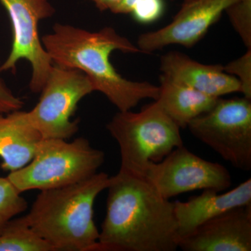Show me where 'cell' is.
I'll list each match as a JSON object with an SVG mask.
<instances>
[{"label":"cell","mask_w":251,"mask_h":251,"mask_svg":"<svg viewBox=\"0 0 251 251\" xmlns=\"http://www.w3.org/2000/svg\"><path fill=\"white\" fill-rule=\"evenodd\" d=\"M106 214L97 251H175L179 237L174 203L145 176L120 169L110 176Z\"/></svg>","instance_id":"6da1fadb"},{"label":"cell","mask_w":251,"mask_h":251,"mask_svg":"<svg viewBox=\"0 0 251 251\" xmlns=\"http://www.w3.org/2000/svg\"><path fill=\"white\" fill-rule=\"evenodd\" d=\"M52 64L77 69L90 79L94 91L100 92L119 111L135 108L141 100H156L159 86L136 82L122 76L110 61L115 50L142 53L138 46L112 27L89 31L70 25L56 23L52 31L41 38Z\"/></svg>","instance_id":"7a4b0ae2"},{"label":"cell","mask_w":251,"mask_h":251,"mask_svg":"<svg viewBox=\"0 0 251 251\" xmlns=\"http://www.w3.org/2000/svg\"><path fill=\"white\" fill-rule=\"evenodd\" d=\"M109 179L101 172L75 184L41 191L25 216L28 224L54 251H97L94 205Z\"/></svg>","instance_id":"3957f363"},{"label":"cell","mask_w":251,"mask_h":251,"mask_svg":"<svg viewBox=\"0 0 251 251\" xmlns=\"http://www.w3.org/2000/svg\"><path fill=\"white\" fill-rule=\"evenodd\" d=\"M106 128L120 148V169L131 174L144 176L150 163L183 145L181 128L157 100L140 112L119 111Z\"/></svg>","instance_id":"277c9868"},{"label":"cell","mask_w":251,"mask_h":251,"mask_svg":"<svg viewBox=\"0 0 251 251\" xmlns=\"http://www.w3.org/2000/svg\"><path fill=\"white\" fill-rule=\"evenodd\" d=\"M104 161L103 151L82 137L72 142L43 138L31 161L7 177L20 193L46 191L88 179L98 173Z\"/></svg>","instance_id":"5b68a950"},{"label":"cell","mask_w":251,"mask_h":251,"mask_svg":"<svg viewBox=\"0 0 251 251\" xmlns=\"http://www.w3.org/2000/svg\"><path fill=\"white\" fill-rule=\"evenodd\" d=\"M191 134L242 171L251 170V100L217 99L188 125Z\"/></svg>","instance_id":"8992f818"},{"label":"cell","mask_w":251,"mask_h":251,"mask_svg":"<svg viewBox=\"0 0 251 251\" xmlns=\"http://www.w3.org/2000/svg\"><path fill=\"white\" fill-rule=\"evenodd\" d=\"M93 92L85 74L52 64L39 102L27 112L29 122L43 138L69 139L79 129V120H72L77 104Z\"/></svg>","instance_id":"52a82bcc"},{"label":"cell","mask_w":251,"mask_h":251,"mask_svg":"<svg viewBox=\"0 0 251 251\" xmlns=\"http://www.w3.org/2000/svg\"><path fill=\"white\" fill-rule=\"evenodd\" d=\"M9 14L13 41L7 58L0 66V72L14 71L17 63L26 59L32 73L29 89L40 93L49 76L52 62L39 37V23L53 16L50 0H0Z\"/></svg>","instance_id":"ba28073f"},{"label":"cell","mask_w":251,"mask_h":251,"mask_svg":"<svg viewBox=\"0 0 251 251\" xmlns=\"http://www.w3.org/2000/svg\"><path fill=\"white\" fill-rule=\"evenodd\" d=\"M144 176L167 200L196 190L222 192L232 184L226 167L203 159L184 145L175 149L161 161L150 163Z\"/></svg>","instance_id":"9c48e42d"},{"label":"cell","mask_w":251,"mask_h":251,"mask_svg":"<svg viewBox=\"0 0 251 251\" xmlns=\"http://www.w3.org/2000/svg\"><path fill=\"white\" fill-rule=\"evenodd\" d=\"M235 1L184 0L169 24L157 30L140 34L136 46L142 53H151L170 45L192 48Z\"/></svg>","instance_id":"30bf717a"},{"label":"cell","mask_w":251,"mask_h":251,"mask_svg":"<svg viewBox=\"0 0 251 251\" xmlns=\"http://www.w3.org/2000/svg\"><path fill=\"white\" fill-rule=\"evenodd\" d=\"M179 248L184 251H251V204L208 220L180 239Z\"/></svg>","instance_id":"8fae6325"},{"label":"cell","mask_w":251,"mask_h":251,"mask_svg":"<svg viewBox=\"0 0 251 251\" xmlns=\"http://www.w3.org/2000/svg\"><path fill=\"white\" fill-rule=\"evenodd\" d=\"M160 62L161 74L206 95L220 98L240 92L239 80L221 64H202L175 50L163 54Z\"/></svg>","instance_id":"7c38bea8"},{"label":"cell","mask_w":251,"mask_h":251,"mask_svg":"<svg viewBox=\"0 0 251 251\" xmlns=\"http://www.w3.org/2000/svg\"><path fill=\"white\" fill-rule=\"evenodd\" d=\"M203 191L186 202H173L179 241L208 220L237 206L251 204V179L225 193L214 190Z\"/></svg>","instance_id":"4fadbf2b"},{"label":"cell","mask_w":251,"mask_h":251,"mask_svg":"<svg viewBox=\"0 0 251 251\" xmlns=\"http://www.w3.org/2000/svg\"><path fill=\"white\" fill-rule=\"evenodd\" d=\"M42 139L29 122L27 112L19 110L0 114L1 169L12 173L25 166L34 156Z\"/></svg>","instance_id":"5bb4252c"},{"label":"cell","mask_w":251,"mask_h":251,"mask_svg":"<svg viewBox=\"0 0 251 251\" xmlns=\"http://www.w3.org/2000/svg\"><path fill=\"white\" fill-rule=\"evenodd\" d=\"M160 94L157 101L180 128L209 110L219 98L206 95L166 75H160Z\"/></svg>","instance_id":"9a60e30c"},{"label":"cell","mask_w":251,"mask_h":251,"mask_svg":"<svg viewBox=\"0 0 251 251\" xmlns=\"http://www.w3.org/2000/svg\"><path fill=\"white\" fill-rule=\"evenodd\" d=\"M0 251H54L31 228L25 216L10 220L0 229Z\"/></svg>","instance_id":"2e32d148"},{"label":"cell","mask_w":251,"mask_h":251,"mask_svg":"<svg viewBox=\"0 0 251 251\" xmlns=\"http://www.w3.org/2000/svg\"><path fill=\"white\" fill-rule=\"evenodd\" d=\"M27 208V201L7 176H0V229Z\"/></svg>","instance_id":"e0dca14e"},{"label":"cell","mask_w":251,"mask_h":251,"mask_svg":"<svg viewBox=\"0 0 251 251\" xmlns=\"http://www.w3.org/2000/svg\"><path fill=\"white\" fill-rule=\"evenodd\" d=\"M225 12L247 49H251V0H237Z\"/></svg>","instance_id":"ac0fdd59"},{"label":"cell","mask_w":251,"mask_h":251,"mask_svg":"<svg viewBox=\"0 0 251 251\" xmlns=\"http://www.w3.org/2000/svg\"><path fill=\"white\" fill-rule=\"evenodd\" d=\"M224 70L239 80L240 93L251 100V49H247L245 54L224 66Z\"/></svg>","instance_id":"d6986e66"},{"label":"cell","mask_w":251,"mask_h":251,"mask_svg":"<svg viewBox=\"0 0 251 251\" xmlns=\"http://www.w3.org/2000/svg\"><path fill=\"white\" fill-rule=\"evenodd\" d=\"M163 11L161 0H140L133 6L130 14L138 23L147 24L158 20Z\"/></svg>","instance_id":"ffe728a7"},{"label":"cell","mask_w":251,"mask_h":251,"mask_svg":"<svg viewBox=\"0 0 251 251\" xmlns=\"http://www.w3.org/2000/svg\"><path fill=\"white\" fill-rule=\"evenodd\" d=\"M24 104L22 99L16 97L0 78V114L21 110Z\"/></svg>","instance_id":"44dd1931"},{"label":"cell","mask_w":251,"mask_h":251,"mask_svg":"<svg viewBox=\"0 0 251 251\" xmlns=\"http://www.w3.org/2000/svg\"><path fill=\"white\" fill-rule=\"evenodd\" d=\"M95 5L96 7L100 11H110L115 13L123 0H89Z\"/></svg>","instance_id":"7402d4cb"},{"label":"cell","mask_w":251,"mask_h":251,"mask_svg":"<svg viewBox=\"0 0 251 251\" xmlns=\"http://www.w3.org/2000/svg\"><path fill=\"white\" fill-rule=\"evenodd\" d=\"M140 0H123L120 6L115 10V14H130L135 4ZM174 1V0H171Z\"/></svg>","instance_id":"603a6c76"}]
</instances>
